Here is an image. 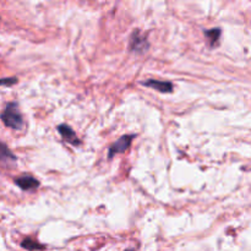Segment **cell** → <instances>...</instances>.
I'll return each instance as SVG.
<instances>
[{"label":"cell","instance_id":"obj_9","mask_svg":"<svg viewBox=\"0 0 251 251\" xmlns=\"http://www.w3.org/2000/svg\"><path fill=\"white\" fill-rule=\"evenodd\" d=\"M21 247L24 248V249L28 250V251H34V250H43L44 247L43 245H41L39 243L34 242V240L29 239V238H27V239H25L24 242L21 243Z\"/></svg>","mask_w":251,"mask_h":251},{"label":"cell","instance_id":"obj_1","mask_svg":"<svg viewBox=\"0 0 251 251\" xmlns=\"http://www.w3.org/2000/svg\"><path fill=\"white\" fill-rule=\"evenodd\" d=\"M1 120L7 127L14 130H20L24 126V119L16 103H9L5 107L4 112L1 113Z\"/></svg>","mask_w":251,"mask_h":251},{"label":"cell","instance_id":"obj_6","mask_svg":"<svg viewBox=\"0 0 251 251\" xmlns=\"http://www.w3.org/2000/svg\"><path fill=\"white\" fill-rule=\"evenodd\" d=\"M144 85L146 86V87L153 88V90L162 93H171L172 91H173V85H172V82H168V81L147 80L146 82H144Z\"/></svg>","mask_w":251,"mask_h":251},{"label":"cell","instance_id":"obj_7","mask_svg":"<svg viewBox=\"0 0 251 251\" xmlns=\"http://www.w3.org/2000/svg\"><path fill=\"white\" fill-rule=\"evenodd\" d=\"M16 161L15 154L10 151L9 147L5 144L0 142V163L1 164H10Z\"/></svg>","mask_w":251,"mask_h":251},{"label":"cell","instance_id":"obj_8","mask_svg":"<svg viewBox=\"0 0 251 251\" xmlns=\"http://www.w3.org/2000/svg\"><path fill=\"white\" fill-rule=\"evenodd\" d=\"M205 34H206V37H207L208 41H210V44H211V46L215 47L216 44L218 43V41H220V37H221V29H220V28L207 29V31H205Z\"/></svg>","mask_w":251,"mask_h":251},{"label":"cell","instance_id":"obj_4","mask_svg":"<svg viewBox=\"0 0 251 251\" xmlns=\"http://www.w3.org/2000/svg\"><path fill=\"white\" fill-rule=\"evenodd\" d=\"M58 131L60 132V135L63 136V139L65 140V141H68L69 144L73 145V146H80L81 145L80 139H78L77 135L75 134V131H74V130L71 129L69 125H65V124L59 125Z\"/></svg>","mask_w":251,"mask_h":251},{"label":"cell","instance_id":"obj_2","mask_svg":"<svg viewBox=\"0 0 251 251\" xmlns=\"http://www.w3.org/2000/svg\"><path fill=\"white\" fill-rule=\"evenodd\" d=\"M134 139H135V135H124V136L120 137L117 142H114V144L110 146L109 151H108V156H109V158H113L115 154L123 153V152L126 151V150L130 147L131 141Z\"/></svg>","mask_w":251,"mask_h":251},{"label":"cell","instance_id":"obj_5","mask_svg":"<svg viewBox=\"0 0 251 251\" xmlns=\"http://www.w3.org/2000/svg\"><path fill=\"white\" fill-rule=\"evenodd\" d=\"M15 183L22 190H32L39 186V181L32 176H22L15 179Z\"/></svg>","mask_w":251,"mask_h":251},{"label":"cell","instance_id":"obj_10","mask_svg":"<svg viewBox=\"0 0 251 251\" xmlns=\"http://www.w3.org/2000/svg\"><path fill=\"white\" fill-rule=\"evenodd\" d=\"M17 82L16 77H6L0 80V86H12Z\"/></svg>","mask_w":251,"mask_h":251},{"label":"cell","instance_id":"obj_3","mask_svg":"<svg viewBox=\"0 0 251 251\" xmlns=\"http://www.w3.org/2000/svg\"><path fill=\"white\" fill-rule=\"evenodd\" d=\"M149 48V42L144 34L140 33L139 31L134 32L130 38V50L135 53H144Z\"/></svg>","mask_w":251,"mask_h":251}]
</instances>
